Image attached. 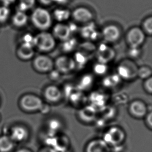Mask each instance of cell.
Wrapping results in <instances>:
<instances>
[{
    "mask_svg": "<svg viewBox=\"0 0 152 152\" xmlns=\"http://www.w3.org/2000/svg\"><path fill=\"white\" fill-rule=\"evenodd\" d=\"M101 138L110 148H113L124 145L126 139V134L122 128L113 126L104 132Z\"/></svg>",
    "mask_w": 152,
    "mask_h": 152,
    "instance_id": "1",
    "label": "cell"
},
{
    "mask_svg": "<svg viewBox=\"0 0 152 152\" xmlns=\"http://www.w3.org/2000/svg\"><path fill=\"white\" fill-rule=\"evenodd\" d=\"M139 66L133 60L125 59L119 62L116 69L117 73L121 80H132L137 77Z\"/></svg>",
    "mask_w": 152,
    "mask_h": 152,
    "instance_id": "2",
    "label": "cell"
},
{
    "mask_svg": "<svg viewBox=\"0 0 152 152\" xmlns=\"http://www.w3.org/2000/svg\"><path fill=\"white\" fill-rule=\"evenodd\" d=\"M32 21L37 29L45 31L51 27L53 17L46 9L39 7L35 9L32 13Z\"/></svg>",
    "mask_w": 152,
    "mask_h": 152,
    "instance_id": "3",
    "label": "cell"
},
{
    "mask_svg": "<svg viewBox=\"0 0 152 152\" xmlns=\"http://www.w3.org/2000/svg\"><path fill=\"white\" fill-rule=\"evenodd\" d=\"M35 46L39 51L48 53L53 51L57 45V42L52 33L42 31L35 37Z\"/></svg>",
    "mask_w": 152,
    "mask_h": 152,
    "instance_id": "4",
    "label": "cell"
},
{
    "mask_svg": "<svg viewBox=\"0 0 152 152\" xmlns=\"http://www.w3.org/2000/svg\"><path fill=\"white\" fill-rule=\"evenodd\" d=\"M145 39L146 35L140 27H132L126 34V42L129 48H141Z\"/></svg>",
    "mask_w": 152,
    "mask_h": 152,
    "instance_id": "5",
    "label": "cell"
},
{
    "mask_svg": "<svg viewBox=\"0 0 152 152\" xmlns=\"http://www.w3.org/2000/svg\"><path fill=\"white\" fill-rule=\"evenodd\" d=\"M54 68L61 74H68L73 71L76 68L73 57L66 55L58 57L54 61Z\"/></svg>",
    "mask_w": 152,
    "mask_h": 152,
    "instance_id": "6",
    "label": "cell"
},
{
    "mask_svg": "<svg viewBox=\"0 0 152 152\" xmlns=\"http://www.w3.org/2000/svg\"><path fill=\"white\" fill-rule=\"evenodd\" d=\"M121 29L118 26L114 24L105 26L101 32L103 39L107 44L116 43L121 39Z\"/></svg>",
    "mask_w": 152,
    "mask_h": 152,
    "instance_id": "7",
    "label": "cell"
},
{
    "mask_svg": "<svg viewBox=\"0 0 152 152\" xmlns=\"http://www.w3.org/2000/svg\"><path fill=\"white\" fill-rule=\"evenodd\" d=\"M96 52L98 62L107 64L113 61L116 56L115 50L106 43L100 44Z\"/></svg>",
    "mask_w": 152,
    "mask_h": 152,
    "instance_id": "8",
    "label": "cell"
},
{
    "mask_svg": "<svg viewBox=\"0 0 152 152\" xmlns=\"http://www.w3.org/2000/svg\"><path fill=\"white\" fill-rule=\"evenodd\" d=\"M149 111L148 107L144 101L134 100L128 106V112L132 117L136 119H142L146 116Z\"/></svg>",
    "mask_w": 152,
    "mask_h": 152,
    "instance_id": "9",
    "label": "cell"
},
{
    "mask_svg": "<svg viewBox=\"0 0 152 152\" xmlns=\"http://www.w3.org/2000/svg\"><path fill=\"white\" fill-rule=\"evenodd\" d=\"M33 66L38 72L49 73L54 69V61L48 56L41 55L34 59Z\"/></svg>",
    "mask_w": 152,
    "mask_h": 152,
    "instance_id": "10",
    "label": "cell"
},
{
    "mask_svg": "<svg viewBox=\"0 0 152 152\" xmlns=\"http://www.w3.org/2000/svg\"><path fill=\"white\" fill-rule=\"evenodd\" d=\"M43 103V101L39 97L33 95L25 96L21 101L22 107L28 112L39 111Z\"/></svg>",
    "mask_w": 152,
    "mask_h": 152,
    "instance_id": "11",
    "label": "cell"
},
{
    "mask_svg": "<svg viewBox=\"0 0 152 152\" xmlns=\"http://www.w3.org/2000/svg\"><path fill=\"white\" fill-rule=\"evenodd\" d=\"M71 16L77 23L85 24L92 22L94 19L93 12L84 7L75 8L71 13Z\"/></svg>",
    "mask_w": 152,
    "mask_h": 152,
    "instance_id": "12",
    "label": "cell"
},
{
    "mask_svg": "<svg viewBox=\"0 0 152 152\" xmlns=\"http://www.w3.org/2000/svg\"><path fill=\"white\" fill-rule=\"evenodd\" d=\"M84 152H112L111 148L102 138H94L85 145Z\"/></svg>",
    "mask_w": 152,
    "mask_h": 152,
    "instance_id": "13",
    "label": "cell"
},
{
    "mask_svg": "<svg viewBox=\"0 0 152 152\" xmlns=\"http://www.w3.org/2000/svg\"><path fill=\"white\" fill-rule=\"evenodd\" d=\"M44 97L48 102L57 103L61 101L63 97V92L57 86L50 85L44 91Z\"/></svg>",
    "mask_w": 152,
    "mask_h": 152,
    "instance_id": "14",
    "label": "cell"
},
{
    "mask_svg": "<svg viewBox=\"0 0 152 152\" xmlns=\"http://www.w3.org/2000/svg\"><path fill=\"white\" fill-rule=\"evenodd\" d=\"M8 136L15 143H23L29 139L30 133L27 128L22 126H16L11 129Z\"/></svg>",
    "mask_w": 152,
    "mask_h": 152,
    "instance_id": "15",
    "label": "cell"
},
{
    "mask_svg": "<svg viewBox=\"0 0 152 152\" xmlns=\"http://www.w3.org/2000/svg\"><path fill=\"white\" fill-rule=\"evenodd\" d=\"M52 34L56 40L58 39L62 42L71 37L72 33L68 25L58 23L53 26Z\"/></svg>",
    "mask_w": 152,
    "mask_h": 152,
    "instance_id": "16",
    "label": "cell"
},
{
    "mask_svg": "<svg viewBox=\"0 0 152 152\" xmlns=\"http://www.w3.org/2000/svg\"><path fill=\"white\" fill-rule=\"evenodd\" d=\"M70 139L64 134H58L53 140L51 147L57 152H64L71 149Z\"/></svg>",
    "mask_w": 152,
    "mask_h": 152,
    "instance_id": "17",
    "label": "cell"
},
{
    "mask_svg": "<svg viewBox=\"0 0 152 152\" xmlns=\"http://www.w3.org/2000/svg\"><path fill=\"white\" fill-rule=\"evenodd\" d=\"M97 109L91 105L83 107L78 112V118L85 123H91L96 121L97 117Z\"/></svg>",
    "mask_w": 152,
    "mask_h": 152,
    "instance_id": "18",
    "label": "cell"
},
{
    "mask_svg": "<svg viewBox=\"0 0 152 152\" xmlns=\"http://www.w3.org/2000/svg\"><path fill=\"white\" fill-rule=\"evenodd\" d=\"M63 127L62 121L57 118L53 117L49 119L46 124V134L50 136H55L60 134Z\"/></svg>",
    "mask_w": 152,
    "mask_h": 152,
    "instance_id": "19",
    "label": "cell"
},
{
    "mask_svg": "<svg viewBox=\"0 0 152 152\" xmlns=\"http://www.w3.org/2000/svg\"><path fill=\"white\" fill-rule=\"evenodd\" d=\"M80 33L83 37L86 39H97L98 32L95 24L92 22L87 23L85 26L83 27L80 30Z\"/></svg>",
    "mask_w": 152,
    "mask_h": 152,
    "instance_id": "20",
    "label": "cell"
},
{
    "mask_svg": "<svg viewBox=\"0 0 152 152\" xmlns=\"http://www.w3.org/2000/svg\"><path fill=\"white\" fill-rule=\"evenodd\" d=\"M15 143L7 134L0 136V152H12L14 150Z\"/></svg>",
    "mask_w": 152,
    "mask_h": 152,
    "instance_id": "21",
    "label": "cell"
},
{
    "mask_svg": "<svg viewBox=\"0 0 152 152\" xmlns=\"http://www.w3.org/2000/svg\"><path fill=\"white\" fill-rule=\"evenodd\" d=\"M94 78L92 75L87 74L83 75L78 81L77 88L79 91H85L92 86Z\"/></svg>",
    "mask_w": 152,
    "mask_h": 152,
    "instance_id": "22",
    "label": "cell"
},
{
    "mask_svg": "<svg viewBox=\"0 0 152 152\" xmlns=\"http://www.w3.org/2000/svg\"><path fill=\"white\" fill-rule=\"evenodd\" d=\"M53 16L58 22L64 23V21L68 20L70 18L71 16V12L66 8H57L53 11Z\"/></svg>",
    "mask_w": 152,
    "mask_h": 152,
    "instance_id": "23",
    "label": "cell"
},
{
    "mask_svg": "<svg viewBox=\"0 0 152 152\" xmlns=\"http://www.w3.org/2000/svg\"><path fill=\"white\" fill-rule=\"evenodd\" d=\"M77 47V41L76 39L71 37L66 41L62 42V48L66 53H69L74 51Z\"/></svg>",
    "mask_w": 152,
    "mask_h": 152,
    "instance_id": "24",
    "label": "cell"
},
{
    "mask_svg": "<svg viewBox=\"0 0 152 152\" xmlns=\"http://www.w3.org/2000/svg\"><path fill=\"white\" fill-rule=\"evenodd\" d=\"M28 21V16L25 12L18 11L12 18V22L17 27H23L25 26Z\"/></svg>",
    "mask_w": 152,
    "mask_h": 152,
    "instance_id": "25",
    "label": "cell"
},
{
    "mask_svg": "<svg viewBox=\"0 0 152 152\" xmlns=\"http://www.w3.org/2000/svg\"><path fill=\"white\" fill-rule=\"evenodd\" d=\"M121 80V79L117 74H113L111 76H106L103 80L102 84L107 88H112L119 84Z\"/></svg>",
    "mask_w": 152,
    "mask_h": 152,
    "instance_id": "26",
    "label": "cell"
},
{
    "mask_svg": "<svg viewBox=\"0 0 152 152\" xmlns=\"http://www.w3.org/2000/svg\"><path fill=\"white\" fill-rule=\"evenodd\" d=\"M18 56L21 59L24 60H29L33 57L34 55V51L33 48L27 47L26 46H21L18 51Z\"/></svg>",
    "mask_w": 152,
    "mask_h": 152,
    "instance_id": "27",
    "label": "cell"
},
{
    "mask_svg": "<svg viewBox=\"0 0 152 152\" xmlns=\"http://www.w3.org/2000/svg\"><path fill=\"white\" fill-rule=\"evenodd\" d=\"M73 58L76 64V67L77 66H85L88 60V55L81 51H77Z\"/></svg>",
    "mask_w": 152,
    "mask_h": 152,
    "instance_id": "28",
    "label": "cell"
},
{
    "mask_svg": "<svg viewBox=\"0 0 152 152\" xmlns=\"http://www.w3.org/2000/svg\"><path fill=\"white\" fill-rule=\"evenodd\" d=\"M152 70L150 66H142L138 68L137 77L143 80L152 77Z\"/></svg>",
    "mask_w": 152,
    "mask_h": 152,
    "instance_id": "29",
    "label": "cell"
},
{
    "mask_svg": "<svg viewBox=\"0 0 152 152\" xmlns=\"http://www.w3.org/2000/svg\"><path fill=\"white\" fill-rule=\"evenodd\" d=\"M108 70V66L107 64L97 62L93 66V71L95 74L99 76L104 75Z\"/></svg>",
    "mask_w": 152,
    "mask_h": 152,
    "instance_id": "30",
    "label": "cell"
},
{
    "mask_svg": "<svg viewBox=\"0 0 152 152\" xmlns=\"http://www.w3.org/2000/svg\"><path fill=\"white\" fill-rule=\"evenodd\" d=\"M145 35L151 36L152 34V17H149L145 19L142 23L141 28Z\"/></svg>",
    "mask_w": 152,
    "mask_h": 152,
    "instance_id": "31",
    "label": "cell"
},
{
    "mask_svg": "<svg viewBox=\"0 0 152 152\" xmlns=\"http://www.w3.org/2000/svg\"><path fill=\"white\" fill-rule=\"evenodd\" d=\"M35 0H20L19 5V11L25 12L32 8L35 4Z\"/></svg>",
    "mask_w": 152,
    "mask_h": 152,
    "instance_id": "32",
    "label": "cell"
},
{
    "mask_svg": "<svg viewBox=\"0 0 152 152\" xmlns=\"http://www.w3.org/2000/svg\"><path fill=\"white\" fill-rule=\"evenodd\" d=\"M70 101L73 104H78L82 102L84 100V96L82 93V91H73L69 97Z\"/></svg>",
    "mask_w": 152,
    "mask_h": 152,
    "instance_id": "33",
    "label": "cell"
},
{
    "mask_svg": "<svg viewBox=\"0 0 152 152\" xmlns=\"http://www.w3.org/2000/svg\"><path fill=\"white\" fill-rule=\"evenodd\" d=\"M141 53L142 51L140 48H129L127 51L128 58L133 60L140 57Z\"/></svg>",
    "mask_w": 152,
    "mask_h": 152,
    "instance_id": "34",
    "label": "cell"
},
{
    "mask_svg": "<svg viewBox=\"0 0 152 152\" xmlns=\"http://www.w3.org/2000/svg\"><path fill=\"white\" fill-rule=\"evenodd\" d=\"M23 45L33 48L35 46V37H33L31 34H27L23 36Z\"/></svg>",
    "mask_w": 152,
    "mask_h": 152,
    "instance_id": "35",
    "label": "cell"
},
{
    "mask_svg": "<svg viewBox=\"0 0 152 152\" xmlns=\"http://www.w3.org/2000/svg\"><path fill=\"white\" fill-rule=\"evenodd\" d=\"M10 14V10L7 6L0 7V22H4L8 19Z\"/></svg>",
    "mask_w": 152,
    "mask_h": 152,
    "instance_id": "36",
    "label": "cell"
},
{
    "mask_svg": "<svg viewBox=\"0 0 152 152\" xmlns=\"http://www.w3.org/2000/svg\"><path fill=\"white\" fill-rule=\"evenodd\" d=\"M143 89L146 93L151 95L152 94V77L147 78L143 82Z\"/></svg>",
    "mask_w": 152,
    "mask_h": 152,
    "instance_id": "37",
    "label": "cell"
},
{
    "mask_svg": "<svg viewBox=\"0 0 152 152\" xmlns=\"http://www.w3.org/2000/svg\"><path fill=\"white\" fill-rule=\"evenodd\" d=\"M145 124L148 129L152 130V112L149 111L147 113L146 116L144 117Z\"/></svg>",
    "mask_w": 152,
    "mask_h": 152,
    "instance_id": "38",
    "label": "cell"
},
{
    "mask_svg": "<svg viewBox=\"0 0 152 152\" xmlns=\"http://www.w3.org/2000/svg\"><path fill=\"white\" fill-rule=\"evenodd\" d=\"M49 74L50 79L53 81H57L58 80L61 75V74L55 69H53V70H51L50 72H49Z\"/></svg>",
    "mask_w": 152,
    "mask_h": 152,
    "instance_id": "39",
    "label": "cell"
},
{
    "mask_svg": "<svg viewBox=\"0 0 152 152\" xmlns=\"http://www.w3.org/2000/svg\"><path fill=\"white\" fill-rule=\"evenodd\" d=\"M37 152H57L51 146H46V145H43L42 146L41 148H39V150Z\"/></svg>",
    "mask_w": 152,
    "mask_h": 152,
    "instance_id": "40",
    "label": "cell"
},
{
    "mask_svg": "<svg viewBox=\"0 0 152 152\" xmlns=\"http://www.w3.org/2000/svg\"><path fill=\"white\" fill-rule=\"evenodd\" d=\"M50 111V105L45 104V103H43V104L39 110V111L43 114H46L49 113Z\"/></svg>",
    "mask_w": 152,
    "mask_h": 152,
    "instance_id": "41",
    "label": "cell"
},
{
    "mask_svg": "<svg viewBox=\"0 0 152 152\" xmlns=\"http://www.w3.org/2000/svg\"><path fill=\"white\" fill-rule=\"evenodd\" d=\"M68 25L69 29H70V31H71V32L72 34L73 32H74L77 31V26H76L75 23H70V24H69Z\"/></svg>",
    "mask_w": 152,
    "mask_h": 152,
    "instance_id": "42",
    "label": "cell"
},
{
    "mask_svg": "<svg viewBox=\"0 0 152 152\" xmlns=\"http://www.w3.org/2000/svg\"><path fill=\"white\" fill-rule=\"evenodd\" d=\"M16 0H1L2 3L4 4V6H7L14 3Z\"/></svg>",
    "mask_w": 152,
    "mask_h": 152,
    "instance_id": "43",
    "label": "cell"
},
{
    "mask_svg": "<svg viewBox=\"0 0 152 152\" xmlns=\"http://www.w3.org/2000/svg\"><path fill=\"white\" fill-rule=\"evenodd\" d=\"M15 152H33L30 149L28 148H20L17 150Z\"/></svg>",
    "mask_w": 152,
    "mask_h": 152,
    "instance_id": "44",
    "label": "cell"
},
{
    "mask_svg": "<svg viewBox=\"0 0 152 152\" xmlns=\"http://www.w3.org/2000/svg\"><path fill=\"white\" fill-rule=\"evenodd\" d=\"M68 0H53V3H56L60 5L65 4L68 2Z\"/></svg>",
    "mask_w": 152,
    "mask_h": 152,
    "instance_id": "45",
    "label": "cell"
},
{
    "mask_svg": "<svg viewBox=\"0 0 152 152\" xmlns=\"http://www.w3.org/2000/svg\"><path fill=\"white\" fill-rule=\"evenodd\" d=\"M40 1L42 3L46 5H50L52 3H53V0H40Z\"/></svg>",
    "mask_w": 152,
    "mask_h": 152,
    "instance_id": "46",
    "label": "cell"
},
{
    "mask_svg": "<svg viewBox=\"0 0 152 152\" xmlns=\"http://www.w3.org/2000/svg\"><path fill=\"white\" fill-rule=\"evenodd\" d=\"M72 152V151L71 149H70V150H69L66 151H65V152Z\"/></svg>",
    "mask_w": 152,
    "mask_h": 152,
    "instance_id": "47",
    "label": "cell"
},
{
    "mask_svg": "<svg viewBox=\"0 0 152 152\" xmlns=\"http://www.w3.org/2000/svg\"><path fill=\"white\" fill-rule=\"evenodd\" d=\"M0 120H1V116H0Z\"/></svg>",
    "mask_w": 152,
    "mask_h": 152,
    "instance_id": "48",
    "label": "cell"
}]
</instances>
